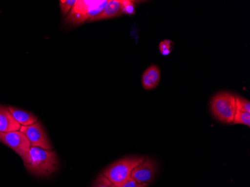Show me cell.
Here are the masks:
<instances>
[{"label": "cell", "instance_id": "6da1fadb", "mask_svg": "<svg viewBox=\"0 0 250 187\" xmlns=\"http://www.w3.org/2000/svg\"><path fill=\"white\" fill-rule=\"evenodd\" d=\"M58 166V159L54 151L42 147H31L29 163L25 166L36 176L47 177L54 173Z\"/></svg>", "mask_w": 250, "mask_h": 187}, {"label": "cell", "instance_id": "7a4b0ae2", "mask_svg": "<svg viewBox=\"0 0 250 187\" xmlns=\"http://www.w3.org/2000/svg\"><path fill=\"white\" fill-rule=\"evenodd\" d=\"M108 0H76L65 21L71 26H77L92 21L96 18L107 4Z\"/></svg>", "mask_w": 250, "mask_h": 187}, {"label": "cell", "instance_id": "3957f363", "mask_svg": "<svg viewBox=\"0 0 250 187\" xmlns=\"http://www.w3.org/2000/svg\"><path fill=\"white\" fill-rule=\"evenodd\" d=\"M143 160L144 157H125L112 163L102 174L118 187L130 178L133 168Z\"/></svg>", "mask_w": 250, "mask_h": 187}, {"label": "cell", "instance_id": "277c9868", "mask_svg": "<svg viewBox=\"0 0 250 187\" xmlns=\"http://www.w3.org/2000/svg\"><path fill=\"white\" fill-rule=\"evenodd\" d=\"M210 110L220 122L232 123L236 112L235 96L231 93H219L210 101Z\"/></svg>", "mask_w": 250, "mask_h": 187}, {"label": "cell", "instance_id": "5b68a950", "mask_svg": "<svg viewBox=\"0 0 250 187\" xmlns=\"http://www.w3.org/2000/svg\"><path fill=\"white\" fill-rule=\"evenodd\" d=\"M0 142L15 150L22 158L25 165H27L31 144L26 135L20 130L0 133Z\"/></svg>", "mask_w": 250, "mask_h": 187}, {"label": "cell", "instance_id": "8992f818", "mask_svg": "<svg viewBox=\"0 0 250 187\" xmlns=\"http://www.w3.org/2000/svg\"><path fill=\"white\" fill-rule=\"evenodd\" d=\"M20 131L26 135L30 142L31 147H39L51 150V143L40 122H37L29 126H21Z\"/></svg>", "mask_w": 250, "mask_h": 187}, {"label": "cell", "instance_id": "52a82bcc", "mask_svg": "<svg viewBox=\"0 0 250 187\" xmlns=\"http://www.w3.org/2000/svg\"><path fill=\"white\" fill-rule=\"evenodd\" d=\"M155 175V163L150 159L144 158L142 163L133 168L130 178L139 184L149 185L154 181Z\"/></svg>", "mask_w": 250, "mask_h": 187}, {"label": "cell", "instance_id": "ba28073f", "mask_svg": "<svg viewBox=\"0 0 250 187\" xmlns=\"http://www.w3.org/2000/svg\"><path fill=\"white\" fill-rule=\"evenodd\" d=\"M127 2V0H109L103 11L96 18H94L92 21L116 18L124 15Z\"/></svg>", "mask_w": 250, "mask_h": 187}, {"label": "cell", "instance_id": "9c48e42d", "mask_svg": "<svg viewBox=\"0 0 250 187\" xmlns=\"http://www.w3.org/2000/svg\"><path fill=\"white\" fill-rule=\"evenodd\" d=\"M21 125L14 119L8 107L0 105V133L17 131L21 130Z\"/></svg>", "mask_w": 250, "mask_h": 187}, {"label": "cell", "instance_id": "30bf717a", "mask_svg": "<svg viewBox=\"0 0 250 187\" xmlns=\"http://www.w3.org/2000/svg\"><path fill=\"white\" fill-rule=\"evenodd\" d=\"M161 70L157 66L151 65L146 69L142 76V84L146 90L155 88L161 81Z\"/></svg>", "mask_w": 250, "mask_h": 187}, {"label": "cell", "instance_id": "8fae6325", "mask_svg": "<svg viewBox=\"0 0 250 187\" xmlns=\"http://www.w3.org/2000/svg\"><path fill=\"white\" fill-rule=\"evenodd\" d=\"M10 112H11L14 119L17 121V122L20 124L21 126H29V125H33L38 122V118L33 114L26 111L21 110L18 108L9 106L8 107Z\"/></svg>", "mask_w": 250, "mask_h": 187}, {"label": "cell", "instance_id": "7c38bea8", "mask_svg": "<svg viewBox=\"0 0 250 187\" xmlns=\"http://www.w3.org/2000/svg\"><path fill=\"white\" fill-rule=\"evenodd\" d=\"M232 123L237 124V125H246V126H250V113L236 110Z\"/></svg>", "mask_w": 250, "mask_h": 187}, {"label": "cell", "instance_id": "4fadbf2b", "mask_svg": "<svg viewBox=\"0 0 250 187\" xmlns=\"http://www.w3.org/2000/svg\"><path fill=\"white\" fill-rule=\"evenodd\" d=\"M236 110L250 113V103L248 100L235 96Z\"/></svg>", "mask_w": 250, "mask_h": 187}, {"label": "cell", "instance_id": "5bb4252c", "mask_svg": "<svg viewBox=\"0 0 250 187\" xmlns=\"http://www.w3.org/2000/svg\"><path fill=\"white\" fill-rule=\"evenodd\" d=\"M174 43L171 41L164 40L159 44V50L163 56H168L172 53Z\"/></svg>", "mask_w": 250, "mask_h": 187}, {"label": "cell", "instance_id": "9a60e30c", "mask_svg": "<svg viewBox=\"0 0 250 187\" xmlns=\"http://www.w3.org/2000/svg\"><path fill=\"white\" fill-rule=\"evenodd\" d=\"M93 187H116L103 174H100L94 184Z\"/></svg>", "mask_w": 250, "mask_h": 187}, {"label": "cell", "instance_id": "2e32d148", "mask_svg": "<svg viewBox=\"0 0 250 187\" xmlns=\"http://www.w3.org/2000/svg\"><path fill=\"white\" fill-rule=\"evenodd\" d=\"M76 0H61L60 2V7H61L62 13L63 15H67L69 13L73 6L75 4Z\"/></svg>", "mask_w": 250, "mask_h": 187}, {"label": "cell", "instance_id": "e0dca14e", "mask_svg": "<svg viewBox=\"0 0 250 187\" xmlns=\"http://www.w3.org/2000/svg\"><path fill=\"white\" fill-rule=\"evenodd\" d=\"M148 184H141L135 181L134 180L132 179L131 178H129L127 181H125L123 184H121L118 187H147Z\"/></svg>", "mask_w": 250, "mask_h": 187}, {"label": "cell", "instance_id": "ac0fdd59", "mask_svg": "<svg viewBox=\"0 0 250 187\" xmlns=\"http://www.w3.org/2000/svg\"><path fill=\"white\" fill-rule=\"evenodd\" d=\"M134 4L132 1L127 0V4L125 5V14L126 15H131L134 14Z\"/></svg>", "mask_w": 250, "mask_h": 187}]
</instances>
